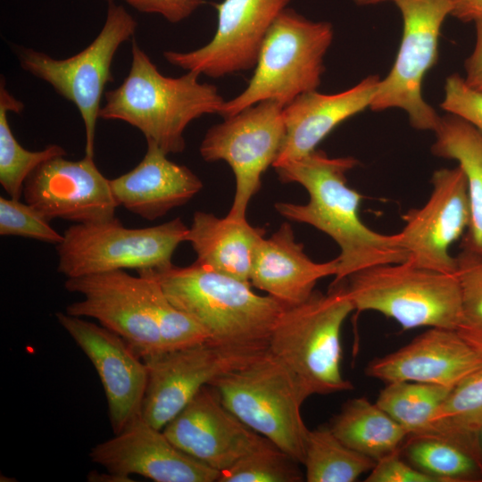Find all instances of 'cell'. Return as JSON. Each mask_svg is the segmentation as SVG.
Instances as JSON below:
<instances>
[{
    "instance_id": "1",
    "label": "cell",
    "mask_w": 482,
    "mask_h": 482,
    "mask_svg": "<svg viewBox=\"0 0 482 482\" xmlns=\"http://www.w3.org/2000/svg\"><path fill=\"white\" fill-rule=\"evenodd\" d=\"M357 164L352 156L331 158L315 149L300 159L274 166L281 182L298 183L309 194L305 204L277 203V212L287 220L318 229L337 244L340 253L333 284L366 268L408 260L399 232L378 233L362 221V196L347 185L346 179V173Z\"/></svg>"
},
{
    "instance_id": "2",
    "label": "cell",
    "mask_w": 482,
    "mask_h": 482,
    "mask_svg": "<svg viewBox=\"0 0 482 482\" xmlns=\"http://www.w3.org/2000/svg\"><path fill=\"white\" fill-rule=\"evenodd\" d=\"M199 77L195 71L164 76L133 38L129 71L104 93L99 118L127 122L167 154L181 153L187 125L202 115L220 114L225 103L217 87Z\"/></svg>"
},
{
    "instance_id": "3",
    "label": "cell",
    "mask_w": 482,
    "mask_h": 482,
    "mask_svg": "<svg viewBox=\"0 0 482 482\" xmlns=\"http://www.w3.org/2000/svg\"><path fill=\"white\" fill-rule=\"evenodd\" d=\"M167 298L190 316L211 340L230 344H268L287 305L270 295H259L251 283L217 272L196 262L145 269Z\"/></svg>"
},
{
    "instance_id": "4",
    "label": "cell",
    "mask_w": 482,
    "mask_h": 482,
    "mask_svg": "<svg viewBox=\"0 0 482 482\" xmlns=\"http://www.w3.org/2000/svg\"><path fill=\"white\" fill-rule=\"evenodd\" d=\"M354 311L346 286L333 284L304 302L287 306L268 341V350L294 375L307 395L352 390L342 375L341 330Z\"/></svg>"
},
{
    "instance_id": "5",
    "label": "cell",
    "mask_w": 482,
    "mask_h": 482,
    "mask_svg": "<svg viewBox=\"0 0 482 482\" xmlns=\"http://www.w3.org/2000/svg\"><path fill=\"white\" fill-rule=\"evenodd\" d=\"M333 37L331 23L312 21L285 8L267 33L247 87L225 101L220 114L227 118L268 100L285 107L299 96L316 90Z\"/></svg>"
},
{
    "instance_id": "6",
    "label": "cell",
    "mask_w": 482,
    "mask_h": 482,
    "mask_svg": "<svg viewBox=\"0 0 482 482\" xmlns=\"http://www.w3.org/2000/svg\"><path fill=\"white\" fill-rule=\"evenodd\" d=\"M346 279L354 310L379 312L404 330L421 327L457 330L461 324V293L456 273L405 261L366 268Z\"/></svg>"
},
{
    "instance_id": "7",
    "label": "cell",
    "mask_w": 482,
    "mask_h": 482,
    "mask_svg": "<svg viewBox=\"0 0 482 482\" xmlns=\"http://www.w3.org/2000/svg\"><path fill=\"white\" fill-rule=\"evenodd\" d=\"M209 386L243 423L303 464L309 428L301 406L308 397L292 372L269 350Z\"/></svg>"
},
{
    "instance_id": "8",
    "label": "cell",
    "mask_w": 482,
    "mask_h": 482,
    "mask_svg": "<svg viewBox=\"0 0 482 482\" xmlns=\"http://www.w3.org/2000/svg\"><path fill=\"white\" fill-rule=\"evenodd\" d=\"M137 23L120 4H108L106 19L96 37L82 51L55 59L32 48L20 47L21 67L44 80L78 109L85 126L87 156L94 157L96 128L105 86L113 81L115 53L130 39Z\"/></svg>"
},
{
    "instance_id": "9",
    "label": "cell",
    "mask_w": 482,
    "mask_h": 482,
    "mask_svg": "<svg viewBox=\"0 0 482 482\" xmlns=\"http://www.w3.org/2000/svg\"><path fill=\"white\" fill-rule=\"evenodd\" d=\"M188 227L180 218L165 223L129 229L117 218L75 223L56 245L60 273L67 278L113 270L156 269L171 263L185 242Z\"/></svg>"
},
{
    "instance_id": "10",
    "label": "cell",
    "mask_w": 482,
    "mask_h": 482,
    "mask_svg": "<svg viewBox=\"0 0 482 482\" xmlns=\"http://www.w3.org/2000/svg\"><path fill=\"white\" fill-rule=\"evenodd\" d=\"M268 344H230L211 339L144 356L147 384L141 416L162 429L206 385L256 360Z\"/></svg>"
},
{
    "instance_id": "11",
    "label": "cell",
    "mask_w": 482,
    "mask_h": 482,
    "mask_svg": "<svg viewBox=\"0 0 482 482\" xmlns=\"http://www.w3.org/2000/svg\"><path fill=\"white\" fill-rule=\"evenodd\" d=\"M402 12L403 31L395 63L380 79L370 105L375 112L400 108L411 125L436 129L441 117L423 99L422 82L437 60L442 24L453 9V0H392Z\"/></svg>"
},
{
    "instance_id": "12",
    "label": "cell",
    "mask_w": 482,
    "mask_h": 482,
    "mask_svg": "<svg viewBox=\"0 0 482 482\" xmlns=\"http://www.w3.org/2000/svg\"><path fill=\"white\" fill-rule=\"evenodd\" d=\"M283 109L278 102L262 101L207 130L200 145L202 158L228 162L236 178L228 216L246 219L250 200L261 189L262 176L273 166L285 140Z\"/></svg>"
},
{
    "instance_id": "13",
    "label": "cell",
    "mask_w": 482,
    "mask_h": 482,
    "mask_svg": "<svg viewBox=\"0 0 482 482\" xmlns=\"http://www.w3.org/2000/svg\"><path fill=\"white\" fill-rule=\"evenodd\" d=\"M64 287L83 297L69 304L66 313L98 320L121 337L141 358L164 351L144 277L120 270L69 278Z\"/></svg>"
},
{
    "instance_id": "14",
    "label": "cell",
    "mask_w": 482,
    "mask_h": 482,
    "mask_svg": "<svg viewBox=\"0 0 482 482\" xmlns=\"http://www.w3.org/2000/svg\"><path fill=\"white\" fill-rule=\"evenodd\" d=\"M291 0H223L214 4L217 28L206 45L165 51L166 61L187 71L220 78L254 68L269 29Z\"/></svg>"
},
{
    "instance_id": "15",
    "label": "cell",
    "mask_w": 482,
    "mask_h": 482,
    "mask_svg": "<svg viewBox=\"0 0 482 482\" xmlns=\"http://www.w3.org/2000/svg\"><path fill=\"white\" fill-rule=\"evenodd\" d=\"M432 192L420 208L403 216L399 232L412 264L444 273H456L457 258L452 245L469 229L470 205L465 175L460 166L436 170Z\"/></svg>"
},
{
    "instance_id": "16",
    "label": "cell",
    "mask_w": 482,
    "mask_h": 482,
    "mask_svg": "<svg viewBox=\"0 0 482 482\" xmlns=\"http://www.w3.org/2000/svg\"><path fill=\"white\" fill-rule=\"evenodd\" d=\"M93 158L71 161L59 156L43 162L24 182L25 202L49 220L94 223L114 218L118 204L110 179Z\"/></svg>"
},
{
    "instance_id": "17",
    "label": "cell",
    "mask_w": 482,
    "mask_h": 482,
    "mask_svg": "<svg viewBox=\"0 0 482 482\" xmlns=\"http://www.w3.org/2000/svg\"><path fill=\"white\" fill-rule=\"evenodd\" d=\"M89 457L127 481L130 475L155 482H215L220 477L219 470L187 454L141 415L94 446Z\"/></svg>"
},
{
    "instance_id": "18",
    "label": "cell",
    "mask_w": 482,
    "mask_h": 482,
    "mask_svg": "<svg viewBox=\"0 0 482 482\" xmlns=\"http://www.w3.org/2000/svg\"><path fill=\"white\" fill-rule=\"evenodd\" d=\"M59 324L95 367L107 399L114 434L141 415L147 384L143 359L120 336L81 317L57 312Z\"/></svg>"
},
{
    "instance_id": "19",
    "label": "cell",
    "mask_w": 482,
    "mask_h": 482,
    "mask_svg": "<svg viewBox=\"0 0 482 482\" xmlns=\"http://www.w3.org/2000/svg\"><path fill=\"white\" fill-rule=\"evenodd\" d=\"M162 431L180 450L219 471L270 441L227 409L209 385Z\"/></svg>"
},
{
    "instance_id": "20",
    "label": "cell",
    "mask_w": 482,
    "mask_h": 482,
    "mask_svg": "<svg viewBox=\"0 0 482 482\" xmlns=\"http://www.w3.org/2000/svg\"><path fill=\"white\" fill-rule=\"evenodd\" d=\"M482 368V356L456 330L429 328L400 349L373 359L368 377L453 388Z\"/></svg>"
},
{
    "instance_id": "21",
    "label": "cell",
    "mask_w": 482,
    "mask_h": 482,
    "mask_svg": "<svg viewBox=\"0 0 482 482\" xmlns=\"http://www.w3.org/2000/svg\"><path fill=\"white\" fill-rule=\"evenodd\" d=\"M141 162L129 172L110 179L118 206L154 220L191 200L203 187L201 179L187 166L167 158L155 143L146 141Z\"/></svg>"
},
{
    "instance_id": "22",
    "label": "cell",
    "mask_w": 482,
    "mask_h": 482,
    "mask_svg": "<svg viewBox=\"0 0 482 482\" xmlns=\"http://www.w3.org/2000/svg\"><path fill=\"white\" fill-rule=\"evenodd\" d=\"M379 81V76L370 75L345 91L328 95L314 90L286 105V137L273 167L312 153L336 127L370 106Z\"/></svg>"
},
{
    "instance_id": "23",
    "label": "cell",
    "mask_w": 482,
    "mask_h": 482,
    "mask_svg": "<svg viewBox=\"0 0 482 482\" xmlns=\"http://www.w3.org/2000/svg\"><path fill=\"white\" fill-rule=\"evenodd\" d=\"M337 257L325 262L311 260L295 239L291 226L284 222L269 238L258 244L250 283L287 306L299 304L314 292L317 282L336 276Z\"/></svg>"
},
{
    "instance_id": "24",
    "label": "cell",
    "mask_w": 482,
    "mask_h": 482,
    "mask_svg": "<svg viewBox=\"0 0 482 482\" xmlns=\"http://www.w3.org/2000/svg\"><path fill=\"white\" fill-rule=\"evenodd\" d=\"M264 234L263 228L252 226L246 219L195 212L185 241L195 252L196 262L250 283L254 252Z\"/></svg>"
},
{
    "instance_id": "25",
    "label": "cell",
    "mask_w": 482,
    "mask_h": 482,
    "mask_svg": "<svg viewBox=\"0 0 482 482\" xmlns=\"http://www.w3.org/2000/svg\"><path fill=\"white\" fill-rule=\"evenodd\" d=\"M432 153L458 162L467 182L470 222L464 249L482 256V134L453 114L441 117Z\"/></svg>"
},
{
    "instance_id": "26",
    "label": "cell",
    "mask_w": 482,
    "mask_h": 482,
    "mask_svg": "<svg viewBox=\"0 0 482 482\" xmlns=\"http://www.w3.org/2000/svg\"><path fill=\"white\" fill-rule=\"evenodd\" d=\"M349 448L376 461L401 452L408 432L366 397L346 401L328 426Z\"/></svg>"
},
{
    "instance_id": "27",
    "label": "cell",
    "mask_w": 482,
    "mask_h": 482,
    "mask_svg": "<svg viewBox=\"0 0 482 482\" xmlns=\"http://www.w3.org/2000/svg\"><path fill=\"white\" fill-rule=\"evenodd\" d=\"M481 424L482 368L451 390L436 412L430 428L422 436H437L459 444L479 461L477 433Z\"/></svg>"
},
{
    "instance_id": "28",
    "label": "cell",
    "mask_w": 482,
    "mask_h": 482,
    "mask_svg": "<svg viewBox=\"0 0 482 482\" xmlns=\"http://www.w3.org/2000/svg\"><path fill=\"white\" fill-rule=\"evenodd\" d=\"M376 462L344 445L329 427L309 429L303 461L307 482H353Z\"/></svg>"
},
{
    "instance_id": "29",
    "label": "cell",
    "mask_w": 482,
    "mask_h": 482,
    "mask_svg": "<svg viewBox=\"0 0 482 482\" xmlns=\"http://www.w3.org/2000/svg\"><path fill=\"white\" fill-rule=\"evenodd\" d=\"M22 102L6 88L4 79L0 82V183L12 198L20 199L23 185L30 173L43 162L65 156L58 145H49L40 151H29L15 138L8 121V112H21Z\"/></svg>"
},
{
    "instance_id": "30",
    "label": "cell",
    "mask_w": 482,
    "mask_h": 482,
    "mask_svg": "<svg viewBox=\"0 0 482 482\" xmlns=\"http://www.w3.org/2000/svg\"><path fill=\"white\" fill-rule=\"evenodd\" d=\"M401 454L439 482H482V466L468 449L445 438L408 436Z\"/></svg>"
},
{
    "instance_id": "31",
    "label": "cell",
    "mask_w": 482,
    "mask_h": 482,
    "mask_svg": "<svg viewBox=\"0 0 482 482\" xmlns=\"http://www.w3.org/2000/svg\"><path fill=\"white\" fill-rule=\"evenodd\" d=\"M453 388L411 381L387 383L376 403L399 423L408 436L424 435Z\"/></svg>"
},
{
    "instance_id": "32",
    "label": "cell",
    "mask_w": 482,
    "mask_h": 482,
    "mask_svg": "<svg viewBox=\"0 0 482 482\" xmlns=\"http://www.w3.org/2000/svg\"><path fill=\"white\" fill-rule=\"evenodd\" d=\"M300 464L269 441L220 471L218 482H301Z\"/></svg>"
},
{
    "instance_id": "33",
    "label": "cell",
    "mask_w": 482,
    "mask_h": 482,
    "mask_svg": "<svg viewBox=\"0 0 482 482\" xmlns=\"http://www.w3.org/2000/svg\"><path fill=\"white\" fill-rule=\"evenodd\" d=\"M145 278L146 293L163 343L164 351L182 348L210 339L206 331L190 316L177 308L151 276Z\"/></svg>"
},
{
    "instance_id": "34",
    "label": "cell",
    "mask_w": 482,
    "mask_h": 482,
    "mask_svg": "<svg viewBox=\"0 0 482 482\" xmlns=\"http://www.w3.org/2000/svg\"><path fill=\"white\" fill-rule=\"evenodd\" d=\"M456 258L462 306L456 331L482 356V256L464 249Z\"/></svg>"
},
{
    "instance_id": "35",
    "label": "cell",
    "mask_w": 482,
    "mask_h": 482,
    "mask_svg": "<svg viewBox=\"0 0 482 482\" xmlns=\"http://www.w3.org/2000/svg\"><path fill=\"white\" fill-rule=\"evenodd\" d=\"M39 211L19 199L0 197V235L17 236L58 245L63 234L58 233Z\"/></svg>"
},
{
    "instance_id": "36",
    "label": "cell",
    "mask_w": 482,
    "mask_h": 482,
    "mask_svg": "<svg viewBox=\"0 0 482 482\" xmlns=\"http://www.w3.org/2000/svg\"><path fill=\"white\" fill-rule=\"evenodd\" d=\"M441 107L482 134V92L473 89L459 74L447 77Z\"/></svg>"
},
{
    "instance_id": "37",
    "label": "cell",
    "mask_w": 482,
    "mask_h": 482,
    "mask_svg": "<svg viewBox=\"0 0 482 482\" xmlns=\"http://www.w3.org/2000/svg\"><path fill=\"white\" fill-rule=\"evenodd\" d=\"M366 482H439L436 478L406 462L401 452L378 461Z\"/></svg>"
},
{
    "instance_id": "38",
    "label": "cell",
    "mask_w": 482,
    "mask_h": 482,
    "mask_svg": "<svg viewBox=\"0 0 482 482\" xmlns=\"http://www.w3.org/2000/svg\"><path fill=\"white\" fill-rule=\"evenodd\" d=\"M140 12L162 15L171 23L189 17L204 0H122Z\"/></svg>"
},
{
    "instance_id": "39",
    "label": "cell",
    "mask_w": 482,
    "mask_h": 482,
    "mask_svg": "<svg viewBox=\"0 0 482 482\" xmlns=\"http://www.w3.org/2000/svg\"><path fill=\"white\" fill-rule=\"evenodd\" d=\"M476 44L472 54L466 59V83L475 90L482 92V17L475 21Z\"/></svg>"
},
{
    "instance_id": "40",
    "label": "cell",
    "mask_w": 482,
    "mask_h": 482,
    "mask_svg": "<svg viewBox=\"0 0 482 482\" xmlns=\"http://www.w3.org/2000/svg\"><path fill=\"white\" fill-rule=\"evenodd\" d=\"M451 14L461 21H475L482 17V0H453Z\"/></svg>"
},
{
    "instance_id": "41",
    "label": "cell",
    "mask_w": 482,
    "mask_h": 482,
    "mask_svg": "<svg viewBox=\"0 0 482 482\" xmlns=\"http://www.w3.org/2000/svg\"><path fill=\"white\" fill-rule=\"evenodd\" d=\"M477 443L480 462L482 464V424L480 425L478 431L477 433Z\"/></svg>"
},
{
    "instance_id": "42",
    "label": "cell",
    "mask_w": 482,
    "mask_h": 482,
    "mask_svg": "<svg viewBox=\"0 0 482 482\" xmlns=\"http://www.w3.org/2000/svg\"><path fill=\"white\" fill-rule=\"evenodd\" d=\"M355 4L360 5L374 4L388 0H353Z\"/></svg>"
},
{
    "instance_id": "43",
    "label": "cell",
    "mask_w": 482,
    "mask_h": 482,
    "mask_svg": "<svg viewBox=\"0 0 482 482\" xmlns=\"http://www.w3.org/2000/svg\"><path fill=\"white\" fill-rule=\"evenodd\" d=\"M104 1H106L108 4L112 3V2H114V0H104Z\"/></svg>"
}]
</instances>
